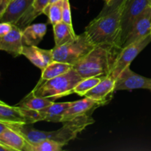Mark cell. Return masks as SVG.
Here are the masks:
<instances>
[{
    "mask_svg": "<svg viewBox=\"0 0 151 151\" xmlns=\"http://www.w3.org/2000/svg\"><path fill=\"white\" fill-rule=\"evenodd\" d=\"M62 22H65L67 24L72 26V13L69 0H63V11H62Z\"/></svg>",
    "mask_w": 151,
    "mask_h": 151,
    "instance_id": "cell-26",
    "label": "cell"
},
{
    "mask_svg": "<svg viewBox=\"0 0 151 151\" xmlns=\"http://www.w3.org/2000/svg\"><path fill=\"white\" fill-rule=\"evenodd\" d=\"M35 0H11L4 14L0 16L1 22L16 24L22 16L32 7Z\"/></svg>",
    "mask_w": 151,
    "mask_h": 151,
    "instance_id": "cell-14",
    "label": "cell"
},
{
    "mask_svg": "<svg viewBox=\"0 0 151 151\" xmlns=\"http://www.w3.org/2000/svg\"><path fill=\"white\" fill-rule=\"evenodd\" d=\"M151 42V35L146 38L138 40L129 45L122 48L117 59L114 63L111 73L109 76H111L116 79L121 72L128 66H131L133 60L137 57L139 54Z\"/></svg>",
    "mask_w": 151,
    "mask_h": 151,
    "instance_id": "cell-6",
    "label": "cell"
},
{
    "mask_svg": "<svg viewBox=\"0 0 151 151\" xmlns=\"http://www.w3.org/2000/svg\"><path fill=\"white\" fill-rule=\"evenodd\" d=\"M95 46L89 41L85 32L78 35L73 41L52 49L54 60L75 66L84 58Z\"/></svg>",
    "mask_w": 151,
    "mask_h": 151,
    "instance_id": "cell-5",
    "label": "cell"
},
{
    "mask_svg": "<svg viewBox=\"0 0 151 151\" xmlns=\"http://www.w3.org/2000/svg\"><path fill=\"white\" fill-rule=\"evenodd\" d=\"M104 77H90L83 78L74 88V93L80 96H85L88 91L92 89Z\"/></svg>",
    "mask_w": 151,
    "mask_h": 151,
    "instance_id": "cell-24",
    "label": "cell"
},
{
    "mask_svg": "<svg viewBox=\"0 0 151 151\" xmlns=\"http://www.w3.org/2000/svg\"><path fill=\"white\" fill-rule=\"evenodd\" d=\"M94 122L95 121L91 116V112H89L63 121L62 122L63 126L56 131H40L29 127V125H7L20 133L28 142L32 144L41 142L46 139H51L66 145L71 140L75 139L80 132Z\"/></svg>",
    "mask_w": 151,
    "mask_h": 151,
    "instance_id": "cell-1",
    "label": "cell"
},
{
    "mask_svg": "<svg viewBox=\"0 0 151 151\" xmlns=\"http://www.w3.org/2000/svg\"><path fill=\"white\" fill-rule=\"evenodd\" d=\"M63 146L64 145L51 139H46L35 144L27 142L24 151H60Z\"/></svg>",
    "mask_w": 151,
    "mask_h": 151,
    "instance_id": "cell-22",
    "label": "cell"
},
{
    "mask_svg": "<svg viewBox=\"0 0 151 151\" xmlns=\"http://www.w3.org/2000/svg\"><path fill=\"white\" fill-rule=\"evenodd\" d=\"M105 103H106L104 102L97 101V100L86 97H85V98L82 100L72 102L70 107L66 110V111L63 114L61 123L63 121L67 120V119H72L76 116H81V115L93 111L94 109Z\"/></svg>",
    "mask_w": 151,
    "mask_h": 151,
    "instance_id": "cell-13",
    "label": "cell"
},
{
    "mask_svg": "<svg viewBox=\"0 0 151 151\" xmlns=\"http://www.w3.org/2000/svg\"><path fill=\"white\" fill-rule=\"evenodd\" d=\"M72 102L53 103L50 106L40 111L43 117V121L50 122H61L63 114L71 106Z\"/></svg>",
    "mask_w": 151,
    "mask_h": 151,
    "instance_id": "cell-18",
    "label": "cell"
},
{
    "mask_svg": "<svg viewBox=\"0 0 151 151\" xmlns=\"http://www.w3.org/2000/svg\"><path fill=\"white\" fill-rule=\"evenodd\" d=\"M22 55L41 70L54 61L52 50H44L37 46H24Z\"/></svg>",
    "mask_w": 151,
    "mask_h": 151,
    "instance_id": "cell-11",
    "label": "cell"
},
{
    "mask_svg": "<svg viewBox=\"0 0 151 151\" xmlns=\"http://www.w3.org/2000/svg\"><path fill=\"white\" fill-rule=\"evenodd\" d=\"M52 27L55 46L63 45L75 40L78 36L74 31L73 26L63 22H59Z\"/></svg>",
    "mask_w": 151,
    "mask_h": 151,
    "instance_id": "cell-19",
    "label": "cell"
},
{
    "mask_svg": "<svg viewBox=\"0 0 151 151\" xmlns=\"http://www.w3.org/2000/svg\"><path fill=\"white\" fill-rule=\"evenodd\" d=\"M47 30V24L29 25L22 29L24 46H37L44 38Z\"/></svg>",
    "mask_w": 151,
    "mask_h": 151,
    "instance_id": "cell-17",
    "label": "cell"
},
{
    "mask_svg": "<svg viewBox=\"0 0 151 151\" xmlns=\"http://www.w3.org/2000/svg\"><path fill=\"white\" fill-rule=\"evenodd\" d=\"M60 1V0H50V4H53V3L56 2V1Z\"/></svg>",
    "mask_w": 151,
    "mask_h": 151,
    "instance_id": "cell-29",
    "label": "cell"
},
{
    "mask_svg": "<svg viewBox=\"0 0 151 151\" xmlns=\"http://www.w3.org/2000/svg\"><path fill=\"white\" fill-rule=\"evenodd\" d=\"M121 50V47L111 45L95 46L73 69L82 78L109 76Z\"/></svg>",
    "mask_w": 151,
    "mask_h": 151,
    "instance_id": "cell-3",
    "label": "cell"
},
{
    "mask_svg": "<svg viewBox=\"0 0 151 151\" xmlns=\"http://www.w3.org/2000/svg\"><path fill=\"white\" fill-rule=\"evenodd\" d=\"M13 24L10 22H1L0 24V37L4 36L13 29Z\"/></svg>",
    "mask_w": 151,
    "mask_h": 151,
    "instance_id": "cell-27",
    "label": "cell"
},
{
    "mask_svg": "<svg viewBox=\"0 0 151 151\" xmlns=\"http://www.w3.org/2000/svg\"><path fill=\"white\" fill-rule=\"evenodd\" d=\"M73 68V66L63 62L54 60L44 69L41 70L40 81H44L58 77L69 72Z\"/></svg>",
    "mask_w": 151,
    "mask_h": 151,
    "instance_id": "cell-21",
    "label": "cell"
},
{
    "mask_svg": "<svg viewBox=\"0 0 151 151\" xmlns=\"http://www.w3.org/2000/svg\"><path fill=\"white\" fill-rule=\"evenodd\" d=\"M110 1H111V0H104V1H105V4H109V3L110 2Z\"/></svg>",
    "mask_w": 151,
    "mask_h": 151,
    "instance_id": "cell-30",
    "label": "cell"
},
{
    "mask_svg": "<svg viewBox=\"0 0 151 151\" xmlns=\"http://www.w3.org/2000/svg\"><path fill=\"white\" fill-rule=\"evenodd\" d=\"M82 79L79 73L72 68L66 73L52 79L39 81L32 92L38 97L55 101L58 98L74 94V88Z\"/></svg>",
    "mask_w": 151,
    "mask_h": 151,
    "instance_id": "cell-4",
    "label": "cell"
},
{
    "mask_svg": "<svg viewBox=\"0 0 151 151\" xmlns=\"http://www.w3.org/2000/svg\"><path fill=\"white\" fill-rule=\"evenodd\" d=\"M24 44L22 29L13 24V29L9 33L0 37V50L5 51L13 57L22 55Z\"/></svg>",
    "mask_w": 151,
    "mask_h": 151,
    "instance_id": "cell-10",
    "label": "cell"
},
{
    "mask_svg": "<svg viewBox=\"0 0 151 151\" xmlns=\"http://www.w3.org/2000/svg\"><path fill=\"white\" fill-rule=\"evenodd\" d=\"M10 1L11 0H0V16L4 14Z\"/></svg>",
    "mask_w": 151,
    "mask_h": 151,
    "instance_id": "cell-28",
    "label": "cell"
},
{
    "mask_svg": "<svg viewBox=\"0 0 151 151\" xmlns=\"http://www.w3.org/2000/svg\"><path fill=\"white\" fill-rule=\"evenodd\" d=\"M116 79L111 76H106L92 89L85 94L84 97H89L94 100L106 103V98L114 92Z\"/></svg>",
    "mask_w": 151,
    "mask_h": 151,
    "instance_id": "cell-16",
    "label": "cell"
},
{
    "mask_svg": "<svg viewBox=\"0 0 151 151\" xmlns=\"http://www.w3.org/2000/svg\"><path fill=\"white\" fill-rule=\"evenodd\" d=\"M53 103L54 101L50 99L38 97L32 91L26 97H24L16 106L24 108V109L41 111L52 104Z\"/></svg>",
    "mask_w": 151,
    "mask_h": 151,
    "instance_id": "cell-20",
    "label": "cell"
},
{
    "mask_svg": "<svg viewBox=\"0 0 151 151\" xmlns=\"http://www.w3.org/2000/svg\"><path fill=\"white\" fill-rule=\"evenodd\" d=\"M0 122L11 125H28L22 108L10 106L3 101H0Z\"/></svg>",
    "mask_w": 151,
    "mask_h": 151,
    "instance_id": "cell-15",
    "label": "cell"
},
{
    "mask_svg": "<svg viewBox=\"0 0 151 151\" xmlns=\"http://www.w3.org/2000/svg\"><path fill=\"white\" fill-rule=\"evenodd\" d=\"M144 88L151 91V78L142 76L127 66L116 78L114 91Z\"/></svg>",
    "mask_w": 151,
    "mask_h": 151,
    "instance_id": "cell-8",
    "label": "cell"
},
{
    "mask_svg": "<svg viewBox=\"0 0 151 151\" xmlns=\"http://www.w3.org/2000/svg\"><path fill=\"white\" fill-rule=\"evenodd\" d=\"M63 1H58L48 4L44 10V14L48 17L49 22L52 26L62 22V11H63Z\"/></svg>",
    "mask_w": 151,
    "mask_h": 151,
    "instance_id": "cell-23",
    "label": "cell"
},
{
    "mask_svg": "<svg viewBox=\"0 0 151 151\" xmlns=\"http://www.w3.org/2000/svg\"><path fill=\"white\" fill-rule=\"evenodd\" d=\"M151 35V5L148 6L132 24L122 48Z\"/></svg>",
    "mask_w": 151,
    "mask_h": 151,
    "instance_id": "cell-9",
    "label": "cell"
},
{
    "mask_svg": "<svg viewBox=\"0 0 151 151\" xmlns=\"http://www.w3.org/2000/svg\"><path fill=\"white\" fill-rule=\"evenodd\" d=\"M123 7L122 5L111 13L99 14L86 27L84 32L94 46L111 45L122 48Z\"/></svg>",
    "mask_w": 151,
    "mask_h": 151,
    "instance_id": "cell-2",
    "label": "cell"
},
{
    "mask_svg": "<svg viewBox=\"0 0 151 151\" xmlns=\"http://www.w3.org/2000/svg\"><path fill=\"white\" fill-rule=\"evenodd\" d=\"M151 5V0H126L122 15V48L134 20Z\"/></svg>",
    "mask_w": 151,
    "mask_h": 151,
    "instance_id": "cell-7",
    "label": "cell"
},
{
    "mask_svg": "<svg viewBox=\"0 0 151 151\" xmlns=\"http://www.w3.org/2000/svg\"><path fill=\"white\" fill-rule=\"evenodd\" d=\"M125 1H126V0H111L110 2H109V4H105L104 7H103V10H101L100 14H106V13H109L114 11V10H115L116 9L119 8V7L124 5Z\"/></svg>",
    "mask_w": 151,
    "mask_h": 151,
    "instance_id": "cell-25",
    "label": "cell"
},
{
    "mask_svg": "<svg viewBox=\"0 0 151 151\" xmlns=\"http://www.w3.org/2000/svg\"><path fill=\"white\" fill-rule=\"evenodd\" d=\"M0 143L7 146L11 151H24L27 141L20 133L0 122Z\"/></svg>",
    "mask_w": 151,
    "mask_h": 151,
    "instance_id": "cell-12",
    "label": "cell"
}]
</instances>
